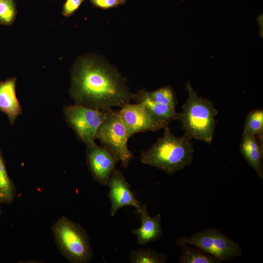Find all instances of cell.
Here are the masks:
<instances>
[{"mask_svg": "<svg viewBox=\"0 0 263 263\" xmlns=\"http://www.w3.org/2000/svg\"><path fill=\"white\" fill-rule=\"evenodd\" d=\"M179 261L182 263H216L219 261L200 249L192 248L184 245Z\"/></svg>", "mask_w": 263, "mask_h": 263, "instance_id": "obj_16", "label": "cell"}, {"mask_svg": "<svg viewBox=\"0 0 263 263\" xmlns=\"http://www.w3.org/2000/svg\"><path fill=\"white\" fill-rule=\"evenodd\" d=\"M15 194V186L8 175L0 152V203H11Z\"/></svg>", "mask_w": 263, "mask_h": 263, "instance_id": "obj_15", "label": "cell"}, {"mask_svg": "<svg viewBox=\"0 0 263 263\" xmlns=\"http://www.w3.org/2000/svg\"><path fill=\"white\" fill-rule=\"evenodd\" d=\"M240 150L247 163L263 179V146L260 144L255 136L242 134Z\"/></svg>", "mask_w": 263, "mask_h": 263, "instance_id": "obj_13", "label": "cell"}, {"mask_svg": "<svg viewBox=\"0 0 263 263\" xmlns=\"http://www.w3.org/2000/svg\"><path fill=\"white\" fill-rule=\"evenodd\" d=\"M71 82L70 94L75 104L101 111L121 108L134 95L119 71L100 56L78 61L72 72Z\"/></svg>", "mask_w": 263, "mask_h": 263, "instance_id": "obj_1", "label": "cell"}, {"mask_svg": "<svg viewBox=\"0 0 263 263\" xmlns=\"http://www.w3.org/2000/svg\"></svg>", "mask_w": 263, "mask_h": 263, "instance_id": "obj_24", "label": "cell"}, {"mask_svg": "<svg viewBox=\"0 0 263 263\" xmlns=\"http://www.w3.org/2000/svg\"><path fill=\"white\" fill-rule=\"evenodd\" d=\"M52 230L61 254L73 263L89 262L93 256L89 237L77 223L62 216L53 225Z\"/></svg>", "mask_w": 263, "mask_h": 263, "instance_id": "obj_4", "label": "cell"}, {"mask_svg": "<svg viewBox=\"0 0 263 263\" xmlns=\"http://www.w3.org/2000/svg\"><path fill=\"white\" fill-rule=\"evenodd\" d=\"M117 112L130 137L138 132H155L164 128L152 116L143 102L133 104L128 103Z\"/></svg>", "mask_w": 263, "mask_h": 263, "instance_id": "obj_8", "label": "cell"}, {"mask_svg": "<svg viewBox=\"0 0 263 263\" xmlns=\"http://www.w3.org/2000/svg\"><path fill=\"white\" fill-rule=\"evenodd\" d=\"M130 262L132 263H164L166 256L156 250L150 248H140L130 252Z\"/></svg>", "mask_w": 263, "mask_h": 263, "instance_id": "obj_17", "label": "cell"}, {"mask_svg": "<svg viewBox=\"0 0 263 263\" xmlns=\"http://www.w3.org/2000/svg\"><path fill=\"white\" fill-rule=\"evenodd\" d=\"M91 1L96 6L104 9L123 4L121 0H91Z\"/></svg>", "mask_w": 263, "mask_h": 263, "instance_id": "obj_22", "label": "cell"}, {"mask_svg": "<svg viewBox=\"0 0 263 263\" xmlns=\"http://www.w3.org/2000/svg\"><path fill=\"white\" fill-rule=\"evenodd\" d=\"M177 245L190 244L217 259L228 260L242 254V248L235 242L215 228H208L191 236L176 239Z\"/></svg>", "mask_w": 263, "mask_h": 263, "instance_id": "obj_6", "label": "cell"}, {"mask_svg": "<svg viewBox=\"0 0 263 263\" xmlns=\"http://www.w3.org/2000/svg\"><path fill=\"white\" fill-rule=\"evenodd\" d=\"M133 99L137 103L143 102L152 116L164 128L172 120L177 119L178 113L175 108L151 100L147 95V91L144 89L134 94Z\"/></svg>", "mask_w": 263, "mask_h": 263, "instance_id": "obj_14", "label": "cell"}, {"mask_svg": "<svg viewBox=\"0 0 263 263\" xmlns=\"http://www.w3.org/2000/svg\"><path fill=\"white\" fill-rule=\"evenodd\" d=\"M107 185L109 187L108 197L111 202V215L114 216L121 208L132 206L138 212L143 204L135 197L123 173L115 168L112 171Z\"/></svg>", "mask_w": 263, "mask_h": 263, "instance_id": "obj_9", "label": "cell"}, {"mask_svg": "<svg viewBox=\"0 0 263 263\" xmlns=\"http://www.w3.org/2000/svg\"><path fill=\"white\" fill-rule=\"evenodd\" d=\"M12 0H0V21L5 24L12 21L15 16Z\"/></svg>", "mask_w": 263, "mask_h": 263, "instance_id": "obj_20", "label": "cell"}, {"mask_svg": "<svg viewBox=\"0 0 263 263\" xmlns=\"http://www.w3.org/2000/svg\"><path fill=\"white\" fill-rule=\"evenodd\" d=\"M0 110L13 125L22 113V109L16 94V79L0 82Z\"/></svg>", "mask_w": 263, "mask_h": 263, "instance_id": "obj_12", "label": "cell"}, {"mask_svg": "<svg viewBox=\"0 0 263 263\" xmlns=\"http://www.w3.org/2000/svg\"><path fill=\"white\" fill-rule=\"evenodd\" d=\"M148 97L155 102L175 108L177 100L172 88L165 86L152 92L147 91Z\"/></svg>", "mask_w": 263, "mask_h": 263, "instance_id": "obj_19", "label": "cell"}, {"mask_svg": "<svg viewBox=\"0 0 263 263\" xmlns=\"http://www.w3.org/2000/svg\"><path fill=\"white\" fill-rule=\"evenodd\" d=\"M84 0H67L64 5L63 14L69 16L79 7Z\"/></svg>", "mask_w": 263, "mask_h": 263, "instance_id": "obj_21", "label": "cell"}, {"mask_svg": "<svg viewBox=\"0 0 263 263\" xmlns=\"http://www.w3.org/2000/svg\"><path fill=\"white\" fill-rule=\"evenodd\" d=\"M164 133L149 150L141 154V163L160 169L172 175L189 166L192 162L194 149L191 139L184 135L177 137L169 126Z\"/></svg>", "mask_w": 263, "mask_h": 263, "instance_id": "obj_2", "label": "cell"}, {"mask_svg": "<svg viewBox=\"0 0 263 263\" xmlns=\"http://www.w3.org/2000/svg\"><path fill=\"white\" fill-rule=\"evenodd\" d=\"M186 89L188 97L176 120L181 122L185 136L210 143L214 136L217 110L210 101L197 95L189 81L186 82Z\"/></svg>", "mask_w": 263, "mask_h": 263, "instance_id": "obj_3", "label": "cell"}, {"mask_svg": "<svg viewBox=\"0 0 263 263\" xmlns=\"http://www.w3.org/2000/svg\"><path fill=\"white\" fill-rule=\"evenodd\" d=\"M63 113L69 125L86 146L95 143L97 131L106 117L107 111L75 104L65 106Z\"/></svg>", "mask_w": 263, "mask_h": 263, "instance_id": "obj_7", "label": "cell"}, {"mask_svg": "<svg viewBox=\"0 0 263 263\" xmlns=\"http://www.w3.org/2000/svg\"><path fill=\"white\" fill-rule=\"evenodd\" d=\"M129 137L118 112L112 109L107 111L106 117L98 128L95 138L112 153L125 168L133 157L128 147Z\"/></svg>", "mask_w": 263, "mask_h": 263, "instance_id": "obj_5", "label": "cell"}, {"mask_svg": "<svg viewBox=\"0 0 263 263\" xmlns=\"http://www.w3.org/2000/svg\"><path fill=\"white\" fill-rule=\"evenodd\" d=\"M127 0H121L122 3L123 4L125 2H126Z\"/></svg>", "mask_w": 263, "mask_h": 263, "instance_id": "obj_23", "label": "cell"}, {"mask_svg": "<svg viewBox=\"0 0 263 263\" xmlns=\"http://www.w3.org/2000/svg\"><path fill=\"white\" fill-rule=\"evenodd\" d=\"M138 213L140 214L142 224L139 228L132 231L137 237L138 244L143 245L159 239L162 234L161 215L158 214L154 217H150L145 204L142 205Z\"/></svg>", "mask_w": 263, "mask_h": 263, "instance_id": "obj_11", "label": "cell"}, {"mask_svg": "<svg viewBox=\"0 0 263 263\" xmlns=\"http://www.w3.org/2000/svg\"><path fill=\"white\" fill-rule=\"evenodd\" d=\"M263 132V110L255 109L246 115L242 134L256 136Z\"/></svg>", "mask_w": 263, "mask_h": 263, "instance_id": "obj_18", "label": "cell"}, {"mask_svg": "<svg viewBox=\"0 0 263 263\" xmlns=\"http://www.w3.org/2000/svg\"><path fill=\"white\" fill-rule=\"evenodd\" d=\"M86 161L90 172L98 183L107 185L110 176L118 162L105 147L95 143L87 146Z\"/></svg>", "mask_w": 263, "mask_h": 263, "instance_id": "obj_10", "label": "cell"}]
</instances>
